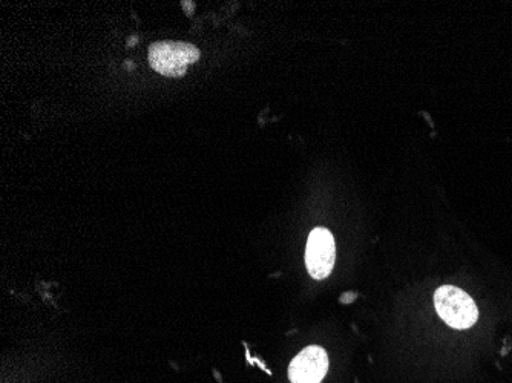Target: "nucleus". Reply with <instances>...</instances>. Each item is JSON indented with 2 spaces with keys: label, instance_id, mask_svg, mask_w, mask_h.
I'll return each instance as SVG.
<instances>
[{
  "label": "nucleus",
  "instance_id": "nucleus-1",
  "mask_svg": "<svg viewBox=\"0 0 512 383\" xmlns=\"http://www.w3.org/2000/svg\"><path fill=\"white\" fill-rule=\"evenodd\" d=\"M434 307L445 324L456 330L473 327L479 319V310L473 298L453 285H444L436 290Z\"/></svg>",
  "mask_w": 512,
  "mask_h": 383
},
{
  "label": "nucleus",
  "instance_id": "nucleus-2",
  "mask_svg": "<svg viewBox=\"0 0 512 383\" xmlns=\"http://www.w3.org/2000/svg\"><path fill=\"white\" fill-rule=\"evenodd\" d=\"M198 59L200 51L191 43L157 42L149 48V63L161 76H184L188 66L198 62Z\"/></svg>",
  "mask_w": 512,
  "mask_h": 383
},
{
  "label": "nucleus",
  "instance_id": "nucleus-3",
  "mask_svg": "<svg viewBox=\"0 0 512 383\" xmlns=\"http://www.w3.org/2000/svg\"><path fill=\"white\" fill-rule=\"evenodd\" d=\"M336 261L335 238L330 230L318 227L307 241L306 266L315 279H324L332 273Z\"/></svg>",
  "mask_w": 512,
  "mask_h": 383
},
{
  "label": "nucleus",
  "instance_id": "nucleus-4",
  "mask_svg": "<svg viewBox=\"0 0 512 383\" xmlns=\"http://www.w3.org/2000/svg\"><path fill=\"white\" fill-rule=\"evenodd\" d=\"M329 365V356L325 353L324 348L316 347V345L304 348L290 364V382L321 383L329 371Z\"/></svg>",
  "mask_w": 512,
  "mask_h": 383
}]
</instances>
